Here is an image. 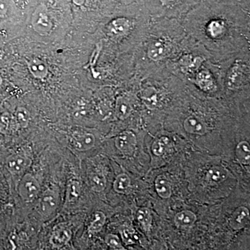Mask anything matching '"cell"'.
<instances>
[{
  "instance_id": "3",
  "label": "cell",
  "mask_w": 250,
  "mask_h": 250,
  "mask_svg": "<svg viewBox=\"0 0 250 250\" xmlns=\"http://www.w3.org/2000/svg\"><path fill=\"white\" fill-rule=\"evenodd\" d=\"M60 205V190L57 186H49L39 196V213L46 220L54 216Z\"/></svg>"
},
{
  "instance_id": "30",
  "label": "cell",
  "mask_w": 250,
  "mask_h": 250,
  "mask_svg": "<svg viewBox=\"0 0 250 250\" xmlns=\"http://www.w3.org/2000/svg\"><path fill=\"white\" fill-rule=\"evenodd\" d=\"M197 83L202 89L210 91L214 88V81L209 72L205 70L200 72L197 77Z\"/></svg>"
},
{
  "instance_id": "8",
  "label": "cell",
  "mask_w": 250,
  "mask_h": 250,
  "mask_svg": "<svg viewBox=\"0 0 250 250\" xmlns=\"http://www.w3.org/2000/svg\"><path fill=\"white\" fill-rule=\"evenodd\" d=\"M29 240L27 233L15 228L11 230L6 236L4 247L6 250H24Z\"/></svg>"
},
{
  "instance_id": "18",
  "label": "cell",
  "mask_w": 250,
  "mask_h": 250,
  "mask_svg": "<svg viewBox=\"0 0 250 250\" xmlns=\"http://www.w3.org/2000/svg\"><path fill=\"white\" fill-rule=\"evenodd\" d=\"M106 216L103 212H95L94 213L93 219L87 228V235L89 237H92L101 232L106 224Z\"/></svg>"
},
{
  "instance_id": "21",
  "label": "cell",
  "mask_w": 250,
  "mask_h": 250,
  "mask_svg": "<svg viewBox=\"0 0 250 250\" xmlns=\"http://www.w3.org/2000/svg\"><path fill=\"white\" fill-rule=\"evenodd\" d=\"M138 222L142 227L143 231L147 234L151 232L152 228V216L150 210L147 208H141L136 214Z\"/></svg>"
},
{
  "instance_id": "17",
  "label": "cell",
  "mask_w": 250,
  "mask_h": 250,
  "mask_svg": "<svg viewBox=\"0 0 250 250\" xmlns=\"http://www.w3.org/2000/svg\"><path fill=\"white\" fill-rule=\"evenodd\" d=\"M28 69L33 77L36 79L45 78L48 75V66L47 63L40 59H31L28 62Z\"/></svg>"
},
{
  "instance_id": "23",
  "label": "cell",
  "mask_w": 250,
  "mask_h": 250,
  "mask_svg": "<svg viewBox=\"0 0 250 250\" xmlns=\"http://www.w3.org/2000/svg\"><path fill=\"white\" fill-rule=\"evenodd\" d=\"M155 188L158 195L164 199H168L172 195V188L170 182L165 176L157 177L155 181Z\"/></svg>"
},
{
  "instance_id": "20",
  "label": "cell",
  "mask_w": 250,
  "mask_h": 250,
  "mask_svg": "<svg viewBox=\"0 0 250 250\" xmlns=\"http://www.w3.org/2000/svg\"><path fill=\"white\" fill-rule=\"evenodd\" d=\"M132 111V105L129 99L124 96L118 98L116 104V114L120 120L126 119Z\"/></svg>"
},
{
  "instance_id": "24",
  "label": "cell",
  "mask_w": 250,
  "mask_h": 250,
  "mask_svg": "<svg viewBox=\"0 0 250 250\" xmlns=\"http://www.w3.org/2000/svg\"><path fill=\"white\" fill-rule=\"evenodd\" d=\"M237 159L243 165L249 166L250 164V147L249 143L241 141L236 148Z\"/></svg>"
},
{
  "instance_id": "6",
  "label": "cell",
  "mask_w": 250,
  "mask_h": 250,
  "mask_svg": "<svg viewBox=\"0 0 250 250\" xmlns=\"http://www.w3.org/2000/svg\"><path fill=\"white\" fill-rule=\"evenodd\" d=\"M134 24V18L130 16H116L106 24V30L112 37H123L132 30Z\"/></svg>"
},
{
  "instance_id": "11",
  "label": "cell",
  "mask_w": 250,
  "mask_h": 250,
  "mask_svg": "<svg viewBox=\"0 0 250 250\" xmlns=\"http://www.w3.org/2000/svg\"><path fill=\"white\" fill-rule=\"evenodd\" d=\"M250 223V211L246 207H238L229 220V226L233 231H239L246 228Z\"/></svg>"
},
{
  "instance_id": "27",
  "label": "cell",
  "mask_w": 250,
  "mask_h": 250,
  "mask_svg": "<svg viewBox=\"0 0 250 250\" xmlns=\"http://www.w3.org/2000/svg\"><path fill=\"white\" fill-rule=\"evenodd\" d=\"M18 127L16 124L14 115L8 112H4L0 115V131L2 133H8L15 128Z\"/></svg>"
},
{
  "instance_id": "32",
  "label": "cell",
  "mask_w": 250,
  "mask_h": 250,
  "mask_svg": "<svg viewBox=\"0 0 250 250\" xmlns=\"http://www.w3.org/2000/svg\"><path fill=\"white\" fill-rule=\"evenodd\" d=\"M169 143H170V140L166 136L154 141L152 146V152L154 153V155L159 156L164 154Z\"/></svg>"
},
{
  "instance_id": "28",
  "label": "cell",
  "mask_w": 250,
  "mask_h": 250,
  "mask_svg": "<svg viewBox=\"0 0 250 250\" xmlns=\"http://www.w3.org/2000/svg\"><path fill=\"white\" fill-rule=\"evenodd\" d=\"M131 185V180L129 176L125 173L118 174L114 182H113V189L118 193L124 194L129 190Z\"/></svg>"
},
{
  "instance_id": "5",
  "label": "cell",
  "mask_w": 250,
  "mask_h": 250,
  "mask_svg": "<svg viewBox=\"0 0 250 250\" xmlns=\"http://www.w3.org/2000/svg\"><path fill=\"white\" fill-rule=\"evenodd\" d=\"M32 163L29 156L22 153H14L6 156L4 167L13 178L19 179L27 172Z\"/></svg>"
},
{
  "instance_id": "2",
  "label": "cell",
  "mask_w": 250,
  "mask_h": 250,
  "mask_svg": "<svg viewBox=\"0 0 250 250\" xmlns=\"http://www.w3.org/2000/svg\"><path fill=\"white\" fill-rule=\"evenodd\" d=\"M73 236V230L68 223L57 224L49 232L46 250H77L72 243Z\"/></svg>"
},
{
  "instance_id": "1",
  "label": "cell",
  "mask_w": 250,
  "mask_h": 250,
  "mask_svg": "<svg viewBox=\"0 0 250 250\" xmlns=\"http://www.w3.org/2000/svg\"><path fill=\"white\" fill-rule=\"evenodd\" d=\"M30 23L33 29L41 35H48L53 31L55 21L52 0L42 1L36 5L31 14Z\"/></svg>"
},
{
  "instance_id": "25",
  "label": "cell",
  "mask_w": 250,
  "mask_h": 250,
  "mask_svg": "<svg viewBox=\"0 0 250 250\" xmlns=\"http://www.w3.org/2000/svg\"><path fill=\"white\" fill-rule=\"evenodd\" d=\"M190 1L191 0H156V4L164 11H176Z\"/></svg>"
},
{
  "instance_id": "4",
  "label": "cell",
  "mask_w": 250,
  "mask_h": 250,
  "mask_svg": "<svg viewBox=\"0 0 250 250\" xmlns=\"http://www.w3.org/2000/svg\"><path fill=\"white\" fill-rule=\"evenodd\" d=\"M17 190L23 201L32 202L40 196L41 184L34 174L26 172L18 182Z\"/></svg>"
},
{
  "instance_id": "35",
  "label": "cell",
  "mask_w": 250,
  "mask_h": 250,
  "mask_svg": "<svg viewBox=\"0 0 250 250\" xmlns=\"http://www.w3.org/2000/svg\"><path fill=\"white\" fill-rule=\"evenodd\" d=\"M2 84V78H1V75H0V87Z\"/></svg>"
},
{
  "instance_id": "26",
  "label": "cell",
  "mask_w": 250,
  "mask_h": 250,
  "mask_svg": "<svg viewBox=\"0 0 250 250\" xmlns=\"http://www.w3.org/2000/svg\"><path fill=\"white\" fill-rule=\"evenodd\" d=\"M90 184L95 192H103L106 187V179L102 172H95L90 176Z\"/></svg>"
},
{
  "instance_id": "10",
  "label": "cell",
  "mask_w": 250,
  "mask_h": 250,
  "mask_svg": "<svg viewBox=\"0 0 250 250\" xmlns=\"http://www.w3.org/2000/svg\"><path fill=\"white\" fill-rule=\"evenodd\" d=\"M70 144L75 150L84 152L95 147V138L90 133L75 132L72 135Z\"/></svg>"
},
{
  "instance_id": "34",
  "label": "cell",
  "mask_w": 250,
  "mask_h": 250,
  "mask_svg": "<svg viewBox=\"0 0 250 250\" xmlns=\"http://www.w3.org/2000/svg\"><path fill=\"white\" fill-rule=\"evenodd\" d=\"M8 14V6L3 0H0V19L6 17Z\"/></svg>"
},
{
  "instance_id": "16",
  "label": "cell",
  "mask_w": 250,
  "mask_h": 250,
  "mask_svg": "<svg viewBox=\"0 0 250 250\" xmlns=\"http://www.w3.org/2000/svg\"><path fill=\"white\" fill-rule=\"evenodd\" d=\"M82 192V184L78 179H71L67 184L65 204L72 205L78 201Z\"/></svg>"
},
{
  "instance_id": "15",
  "label": "cell",
  "mask_w": 250,
  "mask_h": 250,
  "mask_svg": "<svg viewBox=\"0 0 250 250\" xmlns=\"http://www.w3.org/2000/svg\"><path fill=\"white\" fill-rule=\"evenodd\" d=\"M170 46L162 41H154L148 47L147 54L153 61L161 60L170 53Z\"/></svg>"
},
{
  "instance_id": "29",
  "label": "cell",
  "mask_w": 250,
  "mask_h": 250,
  "mask_svg": "<svg viewBox=\"0 0 250 250\" xmlns=\"http://www.w3.org/2000/svg\"><path fill=\"white\" fill-rule=\"evenodd\" d=\"M14 117L18 127H27L28 125H29V121H30L29 112L28 111L27 108L23 107V106H19V107L16 108Z\"/></svg>"
},
{
  "instance_id": "22",
  "label": "cell",
  "mask_w": 250,
  "mask_h": 250,
  "mask_svg": "<svg viewBox=\"0 0 250 250\" xmlns=\"http://www.w3.org/2000/svg\"><path fill=\"white\" fill-rule=\"evenodd\" d=\"M228 177V171L221 166H213L208 170L207 179L210 183L218 184L226 180Z\"/></svg>"
},
{
  "instance_id": "12",
  "label": "cell",
  "mask_w": 250,
  "mask_h": 250,
  "mask_svg": "<svg viewBox=\"0 0 250 250\" xmlns=\"http://www.w3.org/2000/svg\"><path fill=\"white\" fill-rule=\"evenodd\" d=\"M184 129L190 134L204 135L208 131V126L205 122L199 116L188 117L184 123Z\"/></svg>"
},
{
  "instance_id": "31",
  "label": "cell",
  "mask_w": 250,
  "mask_h": 250,
  "mask_svg": "<svg viewBox=\"0 0 250 250\" xmlns=\"http://www.w3.org/2000/svg\"><path fill=\"white\" fill-rule=\"evenodd\" d=\"M104 243L109 250H128L120 236L115 233H107L104 237Z\"/></svg>"
},
{
  "instance_id": "36",
  "label": "cell",
  "mask_w": 250,
  "mask_h": 250,
  "mask_svg": "<svg viewBox=\"0 0 250 250\" xmlns=\"http://www.w3.org/2000/svg\"><path fill=\"white\" fill-rule=\"evenodd\" d=\"M123 1H132V0H123Z\"/></svg>"
},
{
  "instance_id": "7",
  "label": "cell",
  "mask_w": 250,
  "mask_h": 250,
  "mask_svg": "<svg viewBox=\"0 0 250 250\" xmlns=\"http://www.w3.org/2000/svg\"><path fill=\"white\" fill-rule=\"evenodd\" d=\"M250 70L243 64H236L231 67L228 77V84L230 88H238L249 81Z\"/></svg>"
},
{
  "instance_id": "14",
  "label": "cell",
  "mask_w": 250,
  "mask_h": 250,
  "mask_svg": "<svg viewBox=\"0 0 250 250\" xmlns=\"http://www.w3.org/2000/svg\"><path fill=\"white\" fill-rule=\"evenodd\" d=\"M197 220V215L190 210H183L174 216V223L179 229L189 230L194 226Z\"/></svg>"
},
{
  "instance_id": "13",
  "label": "cell",
  "mask_w": 250,
  "mask_h": 250,
  "mask_svg": "<svg viewBox=\"0 0 250 250\" xmlns=\"http://www.w3.org/2000/svg\"><path fill=\"white\" fill-rule=\"evenodd\" d=\"M118 232L125 247L136 246L141 241L139 233L131 225H121L118 229Z\"/></svg>"
},
{
  "instance_id": "19",
  "label": "cell",
  "mask_w": 250,
  "mask_h": 250,
  "mask_svg": "<svg viewBox=\"0 0 250 250\" xmlns=\"http://www.w3.org/2000/svg\"><path fill=\"white\" fill-rule=\"evenodd\" d=\"M227 29L228 22L224 18H212L207 23V30L212 37H219L223 35Z\"/></svg>"
},
{
  "instance_id": "33",
  "label": "cell",
  "mask_w": 250,
  "mask_h": 250,
  "mask_svg": "<svg viewBox=\"0 0 250 250\" xmlns=\"http://www.w3.org/2000/svg\"><path fill=\"white\" fill-rule=\"evenodd\" d=\"M183 65L189 69L197 68L200 65L201 60L199 58L192 59L191 57H186V61H183Z\"/></svg>"
},
{
  "instance_id": "9",
  "label": "cell",
  "mask_w": 250,
  "mask_h": 250,
  "mask_svg": "<svg viewBox=\"0 0 250 250\" xmlns=\"http://www.w3.org/2000/svg\"><path fill=\"white\" fill-rule=\"evenodd\" d=\"M115 145L117 149L125 155H133L137 145L136 136L131 131H123L117 136Z\"/></svg>"
}]
</instances>
